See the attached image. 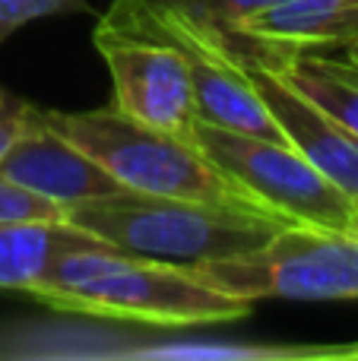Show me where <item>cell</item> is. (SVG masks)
I'll return each instance as SVG.
<instances>
[{
    "mask_svg": "<svg viewBox=\"0 0 358 361\" xmlns=\"http://www.w3.org/2000/svg\"><path fill=\"white\" fill-rule=\"evenodd\" d=\"M232 48V44H228ZM251 86L257 89L260 102L270 118L283 130V137L321 171L330 184H336L358 206V137L336 124L323 108L304 99L285 76H279L260 54L247 48H232Z\"/></svg>",
    "mask_w": 358,
    "mask_h": 361,
    "instance_id": "cell-8",
    "label": "cell"
},
{
    "mask_svg": "<svg viewBox=\"0 0 358 361\" xmlns=\"http://www.w3.org/2000/svg\"><path fill=\"white\" fill-rule=\"evenodd\" d=\"M226 44L247 48L254 54H260L304 99H311L336 124H342L346 130H352L358 137V63L349 54L330 57V54H323V48L283 51V48H266V44L245 42V38H232Z\"/></svg>",
    "mask_w": 358,
    "mask_h": 361,
    "instance_id": "cell-11",
    "label": "cell"
},
{
    "mask_svg": "<svg viewBox=\"0 0 358 361\" xmlns=\"http://www.w3.org/2000/svg\"><path fill=\"white\" fill-rule=\"evenodd\" d=\"M29 295L54 311L152 326L228 324L254 307V301L209 286L187 267L133 257L111 244L67 250Z\"/></svg>",
    "mask_w": 358,
    "mask_h": 361,
    "instance_id": "cell-1",
    "label": "cell"
},
{
    "mask_svg": "<svg viewBox=\"0 0 358 361\" xmlns=\"http://www.w3.org/2000/svg\"><path fill=\"white\" fill-rule=\"evenodd\" d=\"M67 222L86 228L105 244L171 267H200L260 250L292 219L254 206H226L206 200L152 197L118 190L70 206Z\"/></svg>",
    "mask_w": 358,
    "mask_h": 361,
    "instance_id": "cell-2",
    "label": "cell"
},
{
    "mask_svg": "<svg viewBox=\"0 0 358 361\" xmlns=\"http://www.w3.org/2000/svg\"><path fill=\"white\" fill-rule=\"evenodd\" d=\"M92 44L111 73L114 108L156 130L190 140L197 102L187 63L156 29L146 0H114L95 25Z\"/></svg>",
    "mask_w": 358,
    "mask_h": 361,
    "instance_id": "cell-4",
    "label": "cell"
},
{
    "mask_svg": "<svg viewBox=\"0 0 358 361\" xmlns=\"http://www.w3.org/2000/svg\"><path fill=\"white\" fill-rule=\"evenodd\" d=\"M76 10H86V0H0V44L32 19Z\"/></svg>",
    "mask_w": 358,
    "mask_h": 361,
    "instance_id": "cell-15",
    "label": "cell"
},
{
    "mask_svg": "<svg viewBox=\"0 0 358 361\" xmlns=\"http://www.w3.org/2000/svg\"><path fill=\"white\" fill-rule=\"evenodd\" d=\"M190 140L228 180L295 225L352 231L355 203L285 140L251 137L197 121Z\"/></svg>",
    "mask_w": 358,
    "mask_h": 361,
    "instance_id": "cell-6",
    "label": "cell"
},
{
    "mask_svg": "<svg viewBox=\"0 0 358 361\" xmlns=\"http://www.w3.org/2000/svg\"><path fill=\"white\" fill-rule=\"evenodd\" d=\"M0 175L13 184L51 200V203L70 206L82 200L108 197L124 187L118 184L95 159H89L76 143L44 121V111L10 149L0 156Z\"/></svg>",
    "mask_w": 358,
    "mask_h": 361,
    "instance_id": "cell-9",
    "label": "cell"
},
{
    "mask_svg": "<svg viewBox=\"0 0 358 361\" xmlns=\"http://www.w3.org/2000/svg\"><path fill=\"white\" fill-rule=\"evenodd\" d=\"M105 244L86 228L51 219V222H0V288L32 292L51 263L76 247Z\"/></svg>",
    "mask_w": 358,
    "mask_h": 361,
    "instance_id": "cell-12",
    "label": "cell"
},
{
    "mask_svg": "<svg viewBox=\"0 0 358 361\" xmlns=\"http://www.w3.org/2000/svg\"><path fill=\"white\" fill-rule=\"evenodd\" d=\"M156 4H168L194 16L200 25L213 29L216 35L228 38L247 16L266 10V6L279 4V0H156Z\"/></svg>",
    "mask_w": 358,
    "mask_h": 361,
    "instance_id": "cell-13",
    "label": "cell"
},
{
    "mask_svg": "<svg viewBox=\"0 0 358 361\" xmlns=\"http://www.w3.org/2000/svg\"><path fill=\"white\" fill-rule=\"evenodd\" d=\"M336 361H358V343H342Z\"/></svg>",
    "mask_w": 358,
    "mask_h": 361,
    "instance_id": "cell-17",
    "label": "cell"
},
{
    "mask_svg": "<svg viewBox=\"0 0 358 361\" xmlns=\"http://www.w3.org/2000/svg\"><path fill=\"white\" fill-rule=\"evenodd\" d=\"M346 54H349V57H352V61L358 63V42H355V44H349V48H346Z\"/></svg>",
    "mask_w": 358,
    "mask_h": 361,
    "instance_id": "cell-18",
    "label": "cell"
},
{
    "mask_svg": "<svg viewBox=\"0 0 358 361\" xmlns=\"http://www.w3.org/2000/svg\"><path fill=\"white\" fill-rule=\"evenodd\" d=\"M67 219V209L0 175V222H51Z\"/></svg>",
    "mask_w": 358,
    "mask_h": 361,
    "instance_id": "cell-14",
    "label": "cell"
},
{
    "mask_svg": "<svg viewBox=\"0 0 358 361\" xmlns=\"http://www.w3.org/2000/svg\"><path fill=\"white\" fill-rule=\"evenodd\" d=\"M146 4H149L156 29L175 44L178 54L187 63L197 102V121L226 127V130L251 133V137L285 140L276 121L266 111V105L260 102L257 89L251 86L247 73L241 70L238 57L226 44V38L200 25L178 6L156 4V0H146Z\"/></svg>",
    "mask_w": 358,
    "mask_h": 361,
    "instance_id": "cell-7",
    "label": "cell"
},
{
    "mask_svg": "<svg viewBox=\"0 0 358 361\" xmlns=\"http://www.w3.org/2000/svg\"><path fill=\"white\" fill-rule=\"evenodd\" d=\"M44 121L127 190L266 209L222 175L194 140L156 130L114 105L89 111H44Z\"/></svg>",
    "mask_w": 358,
    "mask_h": 361,
    "instance_id": "cell-3",
    "label": "cell"
},
{
    "mask_svg": "<svg viewBox=\"0 0 358 361\" xmlns=\"http://www.w3.org/2000/svg\"><path fill=\"white\" fill-rule=\"evenodd\" d=\"M187 269L247 301H358V235L285 225L254 254Z\"/></svg>",
    "mask_w": 358,
    "mask_h": 361,
    "instance_id": "cell-5",
    "label": "cell"
},
{
    "mask_svg": "<svg viewBox=\"0 0 358 361\" xmlns=\"http://www.w3.org/2000/svg\"><path fill=\"white\" fill-rule=\"evenodd\" d=\"M38 118H42V111H38L35 105H29V102H23L19 95L6 92V89L0 86V156H4Z\"/></svg>",
    "mask_w": 358,
    "mask_h": 361,
    "instance_id": "cell-16",
    "label": "cell"
},
{
    "mask_svg": "<svg viewBox=\"0 0 358 361\" xmlns=\"http://www.w3.org/2000/svg\"><path fill=\"white\" fill-rule=\"evenodd\" d=\"M352 235H358V206H355V219H352Z\"/></svg>",
    "mask_w": 358,
    "mask_h": 361,
    "instance_id": "cell-19",
    "label": "cell"
},
{
    "mask_svg": "<svg viewBox=\"0 0 358 361\" xmlns=\"http://www.w3.org/2000/svg\"><path fill=\"white\" fill-rule=\"evenodd\" d=\"M228 38L283 51L349 48L358 42V0H279L247 16Z\"/></svg>",
    "mask_w": 358,
    "mask_h": 361,
    "instance_id": "cell-10",
    "label": "cell"
}]
</instances>
